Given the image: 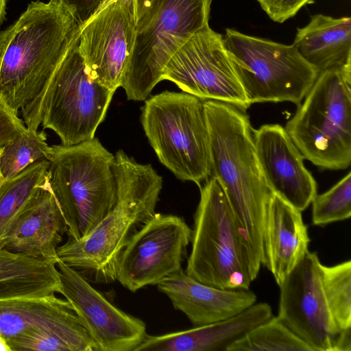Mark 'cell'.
I'll return each mask as SVG.
<instances>
[{
	"mask_svg": "<svg viewBox=\"0 0 351 351\" xmlns=\"http://www.w3.org/2000/svg\"><path fill=\"white\" fill-rule=\"evenodd\" d=\"M209 134L210 174L224 191L251 250L255 269L263 260V234L271 196L257 160L246 110L203 101Z\"/></svg>",
	"mask_w": 351,
	"mask_h": 351,
	"instance_id": "obj_1",
	"label": "cell"
},
{
	"mask_svg": "<svg viewBox=\"0 0 351 351\" xmlns=\"http://www.w3.org/2000/svg\"><path fill=\"white\" fill-rule=\"evenodd\" d=\"M80 28L58 3L37 0L0 30V97L16 114L40 95Z\"/></svg>",
	"mask_w": 351,
	"mask_h": 351,
	"instance_id": "obj_2",
	"label": "cell"
},
{
	"mask_svg": "<svg viewBox=\"0 0 351 351\" xmlns=\"http://www.w3.org/2000/svg\"><path fill=\"white\" fill-rule=\"evenodd\" d=\"M114 205L101 221L80 239L69 237L57 249L59 260L97 282L116 280L122 250L134 232L156 213L162 178L150 164H141L123 150L114 155Z\"/></svg>",
	"mask_w": 351,
	"mask_h": 351,
	"instance_id": "obj_3",
	"label": "cell"
},
{
	"mask_svg": "<svg viewBox=\"0 0 351 351\" xmlns=\"http://www.w3.org/2000/svg\"><path fill=\"white\" fill-rule=\"evenodd\" d=\"M277 317L313 351H351V261L328 266L315 252L279 286Z\"/></svg>",
	"mask_w": 351,
	"mask_h": 351,
	"instance_id": "obj_4",
	"label": "cell"
},
{
	"mask_svg": "<svg viewBox=\"0 0 351 351\" xmlns=\"http://www.w3.org/2000/svg\"><path fill=\"white\" fill-rule=\"evenodd\" d=\"M199 189L185 272L219 289H249L259 272L231 205L216 179Z\"/></svg>",
	"mask_w": 351,
	"mask_h": 351,
	"instance_id": "obj_5",
	"label": "cell"
},
{
	"mask_svg": "<svg viewBox=\"0 0 351 351\" xmlns=\"http://www.w3.org/2000/svg\"><path fill=\"white\" fill-rule=\"evenodd\" d=\"M48 180L62 211L67 235L86 236L117 199L114 155L99 141L51 146Z\"/></svg>",
	"mask_w": 351,
	"mask_h": 351,
	"instance_id": "obj_6",
	"label": "cell"
},
{
	"mask_svg": "<svg viewBox=\"0 0 351 351\" xmlns=\"http://www.w3.org/2000/svg\"><path fill=\"white\" fill-rule=\"evenodd\" d=\"M78 40L79 33L40 95L21 110L27 128L50 129L66 146L95 137L114 93L89 77Z\"/></svg>",
	"mask_w": 351,
	"mask_h": 351,
	"instance_id": "obj_7",
	"label": "cell"
},
{
	"mask_svg": "<svg viewBox=\"0 0 351 351\" xmlns=\"http://www.w3.org/2000/svg\"><path fill=\"white\" fill-rule=\"evenodd\" d=\"M285 128L304 159L323 169L351 163V63L319 73Z\"/></svg>",
	"mask_w": 351,
	"mask_h": 351,
	"instance_id": "obj_8",
	"label": "cell"
},
{
	"mask_svg": "<svg viewBox=\"0 0 351 351\" xmlns=\"http://www.w3.org/2000/svg\"><path fill=\"white\" fill-rule=\"evenodd\" d=\"M202 99L165 90L145 99L141 122L159 161L199 186L210 174L209 134Z\"/></svg>",
	"mask_w": 351,
	"mask_h": 351,
	"instance_id": "obj_9",
	"label": "cell"
},
{
	"mask_svg": "<svg viewBox=\"0 0 351 351\" xmlns=\"http://www.w3.org/2000/svg\"><path fill=\"white\" fill-rule=\"evenodd\" d=\"M212 0H158L136 29L132 52L122 77L128 100L144 101L160 81L177 51L208 25Z\"/></svg>",
	"mask_w": 351,
	"mask_h": 351,
	"instance_id": "obj_10",
	"label": "cell"
},
{
	"mask_svg": "<svg viewBox=\"0 0 351 351\" xmlns=\"http://www.w3.org/2000/svg\"><path fill=\"white\" fill-rule=\"evenodd\" d=\"M224 45L250 104L289 101L299 105L319 73L295 46L226 29Z\"/></svg>",
	"mask_w": 351,
	"mask_h": 351,
	"instance_id": "obj_11",
	"label": "cell"
},
{
	"mask_svg": "<svg viewBox=\"0 0 351 351\" xmlns=\"http://www.w3.org/2000/svg\"><path fill=\"white\" fill-rule=\"evenodd\" d=\"M202 100L250 106L226 51L223 36L209 25L193 34L167 64L162 80Z\"/></svg>",
	"mask_w": 351,
	"mask_h": 351,
	"instance_id": "obj_12",
	"label": "cell"
},
{
	"mask_svg": "<svg viewBox=\"0 0 351 351\" xmlns=\"http://www.w3.org/2000/svg\"><path fill=\"white\" fill-rule=\"evenodd\" d=\"M192 229L174 215L155 213L130 237L116 266V280L132 292L156 285L182 269Z\"/></svg>",
	"mask_w": 351,
	"mask_h": 351,
	"instance_id": "obj_13",
	"label": "cell"
},
{
	"mask_svg": "<svg viewBox=\"0 0 351 351\" xmlns=\"http://www.w3.org/2000/svg\"><path fill=\"white\" fill-rule=\"evenodd\" d=\"M133 0H104L80 25L78 49L89 77L115 92L136 34Z\"/></svg>",
	"mask_w": 351,
	"mask_h": 351,
	"instance_id": "obj_14",
	"label": "cell"
},
{
	"mask_svg": "<svg viewBox=\"0 0 351 351\" xmlns=\"http://www.w3.org/2000/svg\"><path fill=\"white\" fill-rule=\"evenodd\" d=\"M56 266L60 294L71 304L96 351H135L147 335L145 323L114 305L81 271L59 259Z\"/></svg>",
	"mask_w": 351,
	"mask_h": 351,
	"instance_id": "obj_15",
	"label": "cell"
},
{
	"mask_svg": "<svg viewBox=\"0 0 351 351\" xmlns=\"http://www.w3.org/2000/svg\"><path fill=\"white\" fill-rule=\"evenodd\" d=\"M253 138L269 190L298 210H304L317 194V183L285 128L279 124L263 125L253 129Z\"/></svg>",
	"mask_w": 351,
	"mask_h": 351,
	"instance_id": "obj_16",
	"label": "cell"
},
{
	"mask_svg": "<svg viewBox=\"0 0 351 351\" xmlns=\"http://www.w3.org/2000/svg\"><path fill=\"white\" fill-rule=\"evenodd\" d=\"M66 233V224L47 174L46 180L14 219L3 248L35 258L57 261V249Z\"/></svg>",
	"mask_w": 351,
	"mask_h": 351,
	"instance_id": "obj_17",
	"label": "cell"
},
{
	"mask_svg": "<svg viewBox=\"0 0 351 351\" xmlns=\"http://www.w3.org/2000/svg\"><path fill=\"white\" fill-rule=\"evenodd\" d=\"M158 289L183 313L193 326L216 322L234 316L256 302L249 289H221L204 284L179 271L164 278Z\"/></svg>",
	"mask_w": 351,
	"mask_h": 351,
	"instance_id": "obj_18",
	"label": "cell"
},
{
	"mask_svg": "<svg viewBox=\"0 0 351 351\" xmlns=\"http://www.w3.org/2000/svg\"><path fill=\"white\" fill-rule=\"evenodd\" d=\"M301 213L271 194L264 221L262 265L278 286L308 251L311 240Z\"/></svg>",
	"mask_w": 351,
	"mask_h": 351,
	"instance_id": "obj_19",
	"label": "cell"
},
{
	"mask_svg": "<svg viewBox=\"0 0 351 351\" xmlns=\"http://www.w3.org/2000/svg\"><path fill=\"white\" fill-rule=\"evenodd\" d=\"M273 316L267 302H255L216 322L160 335H147L135 351H227L234 341Z\"/></svg>",
	"mask_w": 351,
	"mask_h": 351,
	"instance_id": "obj_20",
	"label": "cell"
},
{
	"mask_svg": "<svg viewBox=\"0 0 351 351\" xmlns=\"http://www.w3.org/2000/svg\"><path fill=\"white\" fill-rule=\"evenodd\" d=\"M42 328L85 329L69 302L56 294L0 300V336L7 341Z\"/></svg>",
	"mask_w": 351,
	"mask_h": 351,
	"instance_id": "obj_21",
	"label": "cell"
},
{
	"mask_svg": "<svg viewBox=\"0 0 351 351\" xmlns=\"http://www.w3.org/2000/svg\"><path fill=\"white\" fill-rule=\"evenodd\" d=\"M293 45L318 73L351 63V18L313 15Z\"/></svg>",
	"mask_w": 351,
	"mask_h": 351,
	"instance_id": "obj_22",
	"label": "cell"
},
{
	"mask_svg": "<svg viewBox=\"0 0 351 351\" xmlns=\"http://www.w3.org/2000/svg\"><path fill=\"white\" fill-rule=\"evenodd\" d=\"M61 293L56 261L0 249V300Z\"/></svg>",
	"mask_w": 351,
	"mask_h": 351,
	"instance_id": "obj_23",
	"label": "cell"
},
{
	"mask_svg": "<svg viewBox=\"0 0 351 351\" xmlns=\"http://www.w3.org/2000/svg\"><path fill=\"white\" fill-rule=\"evenodd\" d=\"M49 160L36 162L0 186V249L14 219L47 178Z\"/></svg>",
	"mask_w": 351,
	"mask_h": 351,
	"instance_id": "obj_24",
	"label": "cell"
},
{
	"mask_svg": "<svg viewBox=\"0 0 351 351\" xmlns=\"http://www.w3.org/2000/svg\"><path fill=\"white\" fill-rule=\"evenodd\" d=\"M313 351L277 316L258 324L230 346L227 351Z\"/></svg>",
	"mask_w": 351,
	"mask_h": 351,
	"instance_id": "obj_25",
	"label": "cell"
},
{
	"mask_svg": "<svg viewBox=\"0 0 351 351\" xmlns=\"http://www.w3.org/2000/svg\"><path fill=\"white\" fill-rule=\"evenodd\" d=\"M44 130L27 129L11 141L0 152V173L3 180H9L31 165L49 160L51 146L46 142Z\"/></svg>",
	"mask_w": 351,
	"mask_h": 351,
	"instance_id": "obj_26",
	"label": "cell"
},
{
	"mask_svg": "<svg viewBox=\"0 0 351 351\" xmlns=\"http://www.w3.org/2000/svg\"><path fill=\"white\" fill-rule=\"evenodd\" d=\"M8 343L11 351H96L85 329H38Z\"/></svg>",
	"mask_w": 351,
	"mask_h": 351,
	"instance_id": "obj_27",
	"label": "cell"
},
{
	"mask_svg": "<svg viewBox=\"0 0 351 351\" xmlns=\"http://www.w3.org/2000/svg\"><path fill=\"white\" fill-rule=\"evenodd\" d=\"M312 223L324 226L351 216V172L329 190L316 194L312 202Z\"/></svg>",
	"mask_w": 351,
	"mask_h": 351,
	"instance_id": "obj_28",
	"label": "cell"
},
{
	"mask_svg": "<svg viewBox=\"0 0 351 351\" xmlns=\"http://www.w3.org/2000/svg\"><path fill=\"white\" fill-rule=\"evenodd\" d=\"M261 8L274 21L282 23L294 16L313 0H256Z\"/></svg>",
	"mask_w": 351,
	"mask_h": 351,
	"instance_id": "obj_29",
	"label": "cell"
},
{
	"mask_svg": "<svg viewBox=\"0 0 351 351\" xmlns=\"http://www.w3.org/2000/svg\"><path fill=\"white\" fill-rule=\"evenodd\" d=\"M26 129L25 122L0 97V149Z\"/></svg>",
	"mask_w": 351,
	"mask_h": 351,
	"instance_id": "obj_30",
	"label": "cell"
},
{
	"mask_svg": "<svg viewBox=\"0 0 351 351\" xmlns=\"http://www.w3.org/2000/svg\"><path fill=\"white\" fill-rule=\"evenodd\" d=\"M63 7L79 25H82L104 0H52Z\"/></svg>",
	"mask_w": 351,
	"mask_h": 351,
	"instance_id": "obj_31",
	"label": "cell"
},
{
	"mask_svg": "<svg viewBox=\"0 0 351 351\" xmlns=\"http://www.w3.org/2000/svg\"><path fill=\"white\" fill-rule=\"evenodd\" d=\"M158 1V0H133L137 28L145 23Z\"/></svg>",
	"mask_w": 351,
	"mask_h": 351,
	"instance_id": "obj_32",
	"label": "cell"
},
{
	"mask_svg": "<svg viewBox=\"0 0 351 351\" xmlns=\"http://www.w3.org/2000/svg\"><path fill=\"white\" fill-rule=\"evenodd\" d=\"M7 0H0V25L4 21L5 18Z\"/></svg>",
	"mask_w": 351,
	"mask_h": 351,
	"instance_id": "obj_33",
	"label": "cell"
},
{
	"mask_svg": "<svg viewBox=\"0 0 351 351\" xmlns=\"http://www.w3.org/2000/svg\"><path fill=\"white\" fill-rule=\"evenodd\" d=\"M11 351V348L5 338L0 336V351Z\"/></svg>",
	"mask_w": 351,
	"mask_h": 351,
	"instance_id": "obj_34",
	"label": "cell"
},
{
	"mask_svg": "<svg viewBox=\"0 0 351 351\" xmlns=\"http://www.w3.org/2000/svg\"><path fill=\"white\" fill-rule=\"evenodd\" d=\"M0 152H1V149H0ZM3 181V180L2 178H1V173H0V186H1Z\"/></svg>",
	"mask_w": 351,
	"mask_h": 351,
	"instance_id": "obj_35",
	"label": "cell"
}]
</instances>
